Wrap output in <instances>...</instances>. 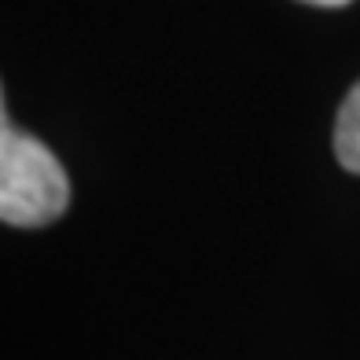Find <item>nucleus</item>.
<instances>
[{"label":"nucleus","instance_id":"1","mask_svg":"<svg viewBox=\"0 0 360 360\" xmlns=\"http://www.w3.org/2000/svg\"><path fill=\"white\" fill-rule=\"evenodd\" d=\"M70 206L67 169L48 147L11 125L0 122V217L11 228H41L63 217Z\"/></svg>","mask_w":360,"mask_h":360},{"label":"nucleus","instance_id":"2","mask_svg":"<svg viewBox=\"0 0 360 360\" xmlns=\"http://www.w3.org/2000/svg\"><path fill=\"white\" fill-rule=\"evenodd\" d=\"M335 158L342 169L360 173V81L349 89V96L338 107L335 118Z\"/></svg>","mask_w":360,"mask_h":360},{"label":"nucleus","instance_id":"3","mask_svg":"<svg viewBox=\"0 0 360 360\" xmlns=\"http://www.w3.org/2000/svg\"><path fill=\"white\" fill-rule=\"evenodd\" d=\"M305 4H316V8H342V4H349V0H305Z\"/></svg>","mask_w":360,"mask_h":360}]
</instances>
